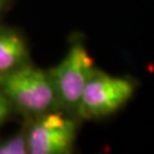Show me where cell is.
<instances>
[{
	"mask_svg": "<svg viewBox=\"0 0 154 154\" xmlns=\"http://www.w3.org/2000/svg\"><path fill=\"white\" fill-rule=\"evenodd\" d=\"M0 90L11 104L30 116H41L57 106L49 72L30 64L0 74Z\"/></svg>",
	"mask_w": 154,
	"mask_h": 154,
	"instance_id": "obj_1",
	"label": "cell"
},
{
	"mask_svg": "<svg viewBox=\"0 0 154 154\" xmlns=\"http://www.w3.org/2000/svg\"><path fill=\"white\" fill-rule=\"evenodd\" d=\"M96 69L82 39H74L66 55L49 70L57 98V106L77 116L83 89Z\"/></svg>",
	"mask_w": 154,
	"mask_h": 154,
	"instance_id": "obj_2",
	"label": "cell"
},
{
	"mask_svg": "<svg viewBox=\"0 0 154 154\" xmlns=\"http://www.w3.org/2000/svg\"><path fill=\"white\" fill-rule=\"evenodd\" d=\"M136 87L131 78L112 75L95 69L83 89L77 116L83 120H98L111 116L131 99Z\"/></svg>",
	"mask_w": 154,
	"mask_h": 154,
	"instance_id": "obj_3",
	"label": "cell"
},
{
	"mask_svg": "<svg viewBox=\"0 0 154 154\" xmlns=\"http://www.w3.org/2000/svg\"><path fill=\"white\" fill-rule=\"evenodd\" d=\"M78 123L67 112L51 110L35 120L26 131L28 151L31 154L71 153L77 139Z\"/></svg>",
	"mask_w": 154,
	"mask_h": 154,
	"instance_id": "obj_4",
	"label": "cell"
},
{
	"mask_svg": "<svg viewBox=\"0 0 154 154\" xmlns=\"http://www.w3.org/2000/svg\"><path fill=\"white\" fill-rule=\"evenodd\" d=\"M26 64H29V48L22 34L13 29H0V74Z\"/></svg>",
	"mask_w": 154,
	"mask_h": 154,
	"instance_id": "obj_5",
	"label": "cell"
},
{
	"mask_svg": "<svg viewBox=\"0 0 154 154\" xmlns=\"http://www.w3.org/2000/svg\"><path fill=\"white\" fill-rule=\"evenodd\" d=\"M28 140L26 132H20L13 135L0 142V154H26Z\"/></svg>",
	"mask_w": 154,
	"mask_h": 154,
	"instance_id": "obj_6",
	"label": "cell"
},
{
	"mask_svg": "<svg viewBox=\"0 0 154 154\" xmlns=\"http://www.w3.org/2000/svg\"><path fill=\"white\" fill-rule=\"evenodd\" d=\"M11 103L9 99L6 97V95L0 90V125L7 120V118L11 114Z\"/></svg>",
	"mask_w": 154,
	"mask_h": 154,
	"instance_id": "obj_7",
	"label": "cell"
},
{
	"mask_svg": "<svg viewBox=\"0 0 154 154\" xmlns=\"http://www.w3.org/2000/svg\"><path fill=\"white\" fill-rule=\"evenodd\" d=\"M8 2H9V0H0V14L4 11L6 6L8 5Z\"/></svg>",
	"mask_w": 154,
	"mask_h": 154,
	"instance_id": "obj_8",
	"label": "cell"
}]
</instances>
